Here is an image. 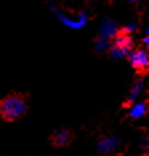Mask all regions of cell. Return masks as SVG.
Wrapping results in <instances>:
<instances>
[{
	"label": "cell",
	"instance_id": "1",
	"mask_svg": "<svg viewBox=\"0 0 149 156\" xmlns=\"http://www.w3.org/2000/svg\"><path fill=\"white\" fill-rule=\"evenodd\" d=\"M27 109V103L19 95H9L0 100V116L7 122L19 119Z\"/></svg>",
	"mask_w": 149,
	"mask_h": 156
},
{
	"label": "cell",
	"instance_id": "2",
	"mask_svg": "<svg viewBox=\"0 0 149 156\" xmlns=\"http://www.w3.org/2000/svg\"><path fill=\"white\" fill-rule=\"evenodd\" d=\"M113 39V44L111 47V55L116 59H123L130 52L132 49V37L129 34H120V35H115L112 37Z\"/></svg>",
	"mask_w": 149,
	"mask_h": 156
},
{
	"label": "cell",
	"instance_id": "3",
	"mask_svg": "<svg viewBox=\"0 0 149 156\" xmlns=\"http://www.w3.org/2000/svg\"><path fill=\"white\" fill-rule=\"evenodd\" d=\"M129 56V63L134 69L137 71H144L149 66V56L145 49H136L128 54Z\"/></svg>",
	"mask_w": 149,
	"mask_h": 156
},
{
	"label": "cell",
	"instance_id": "4",
	"mask_svg": "<svg viewBox=\"0 0 149 156\" xmlns=\"http://www.w3.org/2000/svg\"><path fill=\"white\" fill-rule=\"evenodd\" d=\"M55 15L59 17L60 22H61L64 26L68 28H72V30H80V28L84 27L85 23H87V15H85L84 12L79 13L76 17H71V16H67L55 9Z\"/></svg>",
	"mask_w": 149,
	"mask_h": 156
},
{
	"label": "cell",
	"instance_id": "5",
	"mask_svg": "<svg viewBox=\"0 0 149 156\" xmlns=\"http://www.w3.org/2000/svg\"><path fill=\"white\" fill-rule=\"evenodd\" d=\"M117 34V26L116 23L113 22L112 19H105L102 20L100 27H99V35L100 37H104V39H112L115 35Z\"/></svg>",
	"mask_w": 149,
	"mask_h": 156
},
{
	"label": "cell",
	"instance_id": "6",
	"mask_svg": "<svg viewBox=\"0 0 149 156\" xmlns=\"http://www.w3.org/2000/svg\"><path fill=\"white\" fill-rule=\"evenodd\" d=\"M117 147H119V139L113 137V136L104 137V139H101L97 144V148L101 154H111Z\"/></svg>",
	"mask_w": 149,
	"mask_h": 156
},
{
	"label": "cell",
	"instance_id": "7",
	"mask_svg": "<svg viewBox=\"0 0 149 156\" xmlns=\"http://www.w3.org/2000/svg\"><path fill=\"white\" fill-rule=\"evenodd\" d=\"M147 115V105L143 101H134L132 103V107L129 109V118L132 119H141Z\"/></svg>",
	"mask_w": 149,
	"mask_h": 156
},
{
	"label": "cell",
	"instance_id": "8",
	"mask_svg": "<svg viewBox=\"0 0 149 156\" xmlns=\"http://www.w3.org/2000/svg\"><path fill=\"white\" fill-rule=\"evenodd\" d=\"M143 88H144V83L143 80H138L134 83V86L132 87V90H130L129 92V96H128L126 101L128 104H132V103H134L138 99V96L141 95V92H143Z\"/></svg>",
	"mask_w": 149,
	"mask_h": 156
},
{
	"label": "cell",
	"instance_id": "9",
	"mask_svg": "<svg viewBox=\"0 0 149 156\" xmlns=\"http://www.w3.org/2000/svg\"><path fill=\"white\" fill-rule=\"evenodd\" d=\"M71 141V135L68 131H59L53 136V144L56 147H64Z\"/></svg>",
	"mask_w": 149,
	"mask_h": 156
},
{
	"label": "cell",
	"instance_id": "10",
	"mask_svg": "<svg viewBox=\"0 0 149 156\" xmlns=\"http://www.w3.org/2000/svg\"><path fill=\"white\" fill-rule=\"evenodd\" d=\"M109 47H111V44H109L108 39L100 37V39H97V40L95 41V48L97 49L99 52H102V51H105V49H109Z\"/></svg>",
	"mask_w": 149,
	"mask_h": 156
},
{
	"label": "cell",
	"instance_id": "11",
	"mask_svg": "<svg viewBox=\"0 0 149 156\" xmlns=\"http://www.w3.org/2000/svg\"><path fill=\"white\" fill-rule=\"evenodd\" d=\"M134 27H136V26H134V24H132V23L128 24V26H126L125 28H124V32H125V34H130V32H133V31H134Z\"/></svg>",
	"mask_w": 149,
	"mask_h": 156
},
{
	"label": "cell",
	"instance_id": "12",
	"mask_svg": "<svg viewBox=\"0 0 149 156\" xmlns=\"http://www.w3.org/2000/svg\"><path fill=\"white\" fill-rule=\"evenodd\" d=\"M129 2H132V3H134V2H137V0H129Z\"/></svg>",
	"mask_w": 149,
	"mask_h": 156
}]
</instances>
